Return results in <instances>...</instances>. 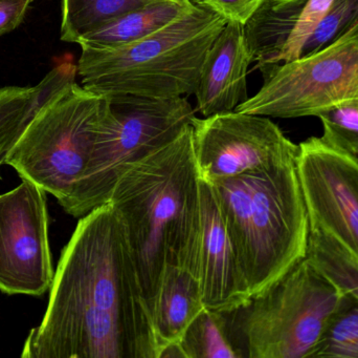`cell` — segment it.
<instances>
[{"label": "cell", "instance_id": "7402d4cb", "mask_svg": "<svg viewBox=\"0 0 358 358\" xmlns=\"http://www.w3.org/2000/svg\"><path fill=\"white\" fill-rule=\"evenodd\" d=\"M319 118L323 141L358 162V101L334 107Z\"/></svg>", "mask_w": 358, "mask_h": 358}, {"label": "cell", "instance_id": "9a60e30c", "mask_svg": "<svg viewBox=\"0 0 358 358\" xmlns=\"http://www.w3.org/2000/svg\"><path fill=\"white\" fill-rule=\"evenodd\" d=\"M193 0H148L104 27L84 36L81 48H115L163 29L194 6Z\"/></svg>", "mask_w": 358, "mask_h": 358}, {"label": "cell", "instance_id": "603a6c76", "mask_svg": "<svg viewBox=\"0 0 358 358\" xmlns=\"http://www.w3.org/2000/svg\"><path fill=\"white\" fill-rule=\"evenodd\" d=\"M358 22V0H334L302 50V56L317 52L344 35Z\"/></svg>", "mask_w": 358, "mask_h": 358}, {"label": "cell", "instance_id": "7a4b0ae2", "mask_svg": "<svg viewBox=\"0 0 358 358\" xmlns=\"http://www.w3.org/2000/svg\"><path fill=\"white\" fill-rule=\"evenodd\" d=\"M199 182L191 124L126 172L109 198L125 227L150 315L167 267H181L197 277Z\"/></svg>", "mask_w": 358, "mask_h": 358}, {"label": "cell", "instance_id": "3957f363", "mask_svg": "<svg viewBox=\"0 0 358 358\" xmlns=\"http://www.w3.org/2000/svg\"><path fill=\"white\" fill-rule=\"evenodd\" d=\"M208 183L254 298L306 256L310 223L296 162Z\"/></svg>", "mask_w": 358, "mask_h": 358}, {"label": "cell", "instance_id": "44dd1931", "mask_svg": "<svg viewBox=\"0 0 358 358\" xmlns=\"http://www.w3.org/2000/svg\"><path fill=\"white\" fill-rule=\"evenodd\" d=\"M311 358H358V302L351 298L330 321Z\"/></svg>", "mask_w": 358, "mask_h": 358}, {"label": "cell", "instance_id": "277c9868", "mask_svg": "<svg viewBox=\"0 0 358 358\" xmlns=\"http://www.w3.org/2000/svg\"><path fill=\"white\" fill-rule=\"evenodd\" d=\"M227 21L194 4L151 35L115 48H81L82 86L101 95L169 99L194 94L202 65Z\"/></svg>", "mask_w": 358, "mask_h": 358}, {"label": "cell", "instance_id": "8992f818", "mask_svg": "<svg viewBox=\"0 0 358 358\" xmlns=\"http://www.w3.org/2000/svg\"><path fill=\"white\" fill-rule=\"evenodd\" d=\"M108 111V96L76 80L67 82L38 109L4 164L64 208L87 168Z\"/></svg>", "mask_w": 358, "mask_h": 358}, {"label": "cell", "instance_id": "5b68a950", "mask_svg": "<svg viewBox=\"0 0 358 358\" xmlns=\"http://www.w3.org/2000/svg\"><path fill=\"white\" fill-rule=\"evenodd\" d=\"M351 298L305 256L229 317L244 357L311 358Z\"/></svg>", "mask_w": 358, "mask_h": 358}, {"label": "cell", "instance_id": "6da1fadb", "mask_svg": "<svg viewBox=\"0 0 358 358\" xmlns=\"http://www.w3.org/2000/svg\"><path fill=\"white\" fill-rule=\"evenodd\" d=\"M21 357L159 358L125 227L110 204L80 219Z\"/></svg>", "mask_w": 358, "mask_h": 358}, {"label": "cell", "instance_id": "ba28073f", "mask_svg": "<svg viewBox=\"0 0 358 358\" xmlns=\"http://www.w3.org/2000/svg\"><path fill=\"white\" fill-rule=\"evenodd\" d=\"M261 90L236 111L264 117H319L358 101V22L336 41L262 71Z\"/></svg>", "mask_w": 358, "mask_h": 358}, {"label": "cell", "instance_id": "ac0fdd59", "mask_svg": "<svg viewBox=\"0 0 358 358\" xmlns=\"http://www.w3.org/2000/svg\"><path fill=\"white\" fill-rule=\"evenodd\" d=\"M178 344L182 358H244L229 312L204 308Z\"/></svg>", "mask_w": 358, "mask_h": 358}, {"label": "cell", "instance_id": "8fae6325", "mask_svg": "<svg viewBox=\"0 0 358 358\" xmlns=\"http://www.w3.org/2000/svg\"><path fill=\"white\" fill-rule=\"evenodd\" d=\"M296 166L310 229L331 235L358 259V162L311 137L299 144Z\"/></svg>", "mask_w": 358, "mask_h": 358}, {"label": "cell", "instance_id": "4fadbf2b", "mask_svg": "<svg viewBox=\"0 0 358 358\" xmlns=\"http://www.w3.org/2000/svg\"><path fill=\"white\" fill-rule=\"evenodd\" d=\"M254 56L243 25L227 22L210 46L196 88L197 111L203 117L234 111L248 99V67Z\"/></svg>", "mask_w": 358, "mask_h": 358}, {"label": "cell", "instance_id": "30bf717a", "mask_svg": "<svg viewBox=\"0 0 358 358\" xmlns=\"http://www.w3.org/2000/svg\"><path fill=\"white\" fill-rule=\"evenodd\" d=\"M54 277L46 193L23 179L0 195V291L43 296Z\"/></svg>", "mask_w": 358, "mask_h": 358}, {"label": "cell", "instance_id": "52a82bcc", "mask_svg": "<svg viewBox=\"0 0 358 358\" xmlns=\"http://www.w3.org/2000/svg\"><path fill=\"white\" fill-rule=\"evenodd\" d=\"M87 168L63 209L82 218L108 203L132 166L170 144L195 118L185 97L159 99L111 95Z\"/></svg>", "mask_w": 358, "mask_h": 358}, {"label": "cell", "instance_id": "cb8c5ba5", "mask_svg": "<svg viewBox=\"0 0 358 358\" xmlns=\"http://www.w3.org/2000/svg\"><path fill=\"white\" fill-rule=\"evenodd\" d=\"M332 1L334 0H307L280 57V63L296 60L302 56L303 48L325 18Z\"/></svg>", "mask_w": 358, "mask_h": 358}, {"label": "cell", "instance_id": "e0dca14e", "mask_svg": "<svg viewBox=\"0 0 358 358\" xmlns=\"http://www.w3.org/2000/svg\"><path fill=\"white\" fill-rule=\"evenodd\" d=\"M73 73L65 64L55 67L34 88H0V166L15 146L40 106L67 82Z\"/></svg>", "mask_w": 358, "mask_h": 358}, {"label": "cell", "instance_id": "ffe728a7", "mask_svg": "<svg viewBox=\"0 0 358 358\" xmlns=\"http://www.w3.org/2000/svg\"><path fill=\"white\" fill-rule=\"evenodd\" d=\"M307 258L336 287L358 302V259L331 235L310 229Z\"/></svg>", "mask_w": 358, "mask_h": 358}, {"label": "cell", "instance_id": "9c48e42d", "mask_svg": "<svg viewBox=\"0 0 358 358\" xmlns=\"http://www.w3.org/2000/svg\"><path fill=\"white\" fill-rule=\"evenodd\" d=\"M193 147L200 179L214 182L296 162L299 145L264 116L229 111L194 118Z\"/></svg>", "mask_w": 358, "mask_h": 358}, {"label": "cell", "instance_id": "7c38bea8", "mask_svg": "<svg viewBox=\"0 0 358 358\" xmlns=\"http://www.w3.org/2000/svg\"><path fill=\"white\" fill-rule=\"evenodd\" d=\"M200 237L197 279L204 307L231 312L252 300L248 282L210 183L200 179Z\"/></svg>", "mask_w": 358, "mask_h": 358}, {"label": "cell", "instance_id": "5bb4252c", "mask_svg": "<svg viewBox=\"0 0 358 358\" xmlns=\"http://www.w3.org/2000/svg\"><path fill=\"white\" fill-rule=\"evenodd\" d=\"M204 308L197 277L181 267H167L151 310L159 357L164 349L178 344Z\"/></svg>", "mask_w": 358, "mask_h": 358}, {"label": "cell", "instance_id": "d6986e66", "mask_svg": "<svg viewBox=\"0 0 358 358\" xmlns=\"http://www.w3.org/2000/svg\"><path fill=\"white\" fill-rule=\"evenodd\" d=\"M148 0H62L61 39L78 43L84 36Z\"/></svg>", "mask_w": 358, "mask_h": 358}, {"label": "cell", "instance_id": "d4e9b609", "mask_svg": "<svg viewBox=\"0 0 358 358\" xmlns=\"http://www.w3.org/2000/svg\"><path fill=\"white\" fill-rule=\"evenodd\" d=\"M265 0H194V4L222 17L227 22L244 25Z\"/></svg>", "mask_w": 358, "mask_h": 358}, {"label": "cell", "instance_id": "484cf974", "mask_svg": "<svg viewBox=\"0 0 358 358\" xmlns=\"http://www.w3.org/2000/svg\"><path fill=\"white\" fill-rule=\"evenodd\" d=\"M33 0H0V36L16 29Z\"/></svg>", "mask_w": 358, "mask_h": 358}, {"label": "cell", "instance_id": "2e32d148", "mask_svg": "<svg viewBox=\"0 0 358 358\" xmlns=\"http://www.w3.org/2000/svg\"><path fill=\"white\" fill-rule=\"evenodd\" d=\"M307 0H265L243 25L257 69L280 64V57Z\"/></svg>", "mask_w": 358, "mask_h": 358}, {"label": "cell", "instance_id": "4316f807", "mask_svg": "<svg viewBox=\"0 0 358 358\" xmlns=\"http://www.w3.org/2000/svg\"><path fill=\"white\" fill-rule=\"evenodd\" d=\"M193 1H194V0H193Z\"/></svg>", "mask_w": 358, "mask_h": 358}]
</instances>
